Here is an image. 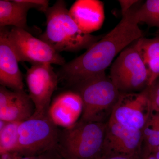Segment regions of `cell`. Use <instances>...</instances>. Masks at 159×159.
<instances>
[{
    "label": "cell",
    "instance_id": "22",
    "mask_svg": "<svg viewBox=\"0 0 159 159\" xmlns=\"http://www.w3.org/2000/svg\"><path fill=\"white\" fill-rule=\"evenodd\" d=\"M140 1L136 0H120L119 3L121 6L122 15L128 11Z\"/></svg>",
    "mask_w": 159,
    "mask_h": 159
},
{
    "label": "cell",
    "instance_id": "12",
    "mask_svg": "<svg viewBox=\"0 0 159 159\" xmlns=\"http://www.w3.org/2000/svg\"><path fill=\"white\" fill-rule=\"evenodd\" d=\"M9 27H0V84L14 91H24L23 74L8 38Z\"/></svg>",
    "mask_w": 159,
    "mask_h": 159
},
{
    "label": "cell",
    "instance_id": "9",
    "mask_svg": "<svg viewBox=\"0 0 159 159\" xmlns=\"http://www.w3.org/2000/svg\"><path fill=\"white\" fill-rule=\"evenodd\" d=\"M26 81L29 97L35 107L32 116H47L58 83V76L53 67L50 64L32 65L26 72Z\"/></svg>",
    "mask_w": 159,
    "mask_h": 159
},
{
    "label": "cell",
    "instance_id": "18",
    "mask_svg": "<svg viewBox=\"0 0 159 159\" xmlns=\"http://www.w3.org/2000/svg\"><path fill=\"white\" fill-rule=\"evenodd\" d=\"M139 23H144L151 27L158 29L159 33V0H147L136 11Z\"/></svg>",
    "mask_w": 159,
    "mask_h": 159
},
{
    "label": "cell",
    "instance_id": "16",
    "mask_svg": "<svg viewBox=\"0 0 159 159\" xmlns=\"http://www.w3.org/2000/svg\"><path fill=\"white\" fill-rule=\"evenodd\" d=\"M138 42L149 73L148 87L150 86L159 78V34L153 38L142 37Z\"/></svg>",
    "mask_w": 159,
    "mask_h": 159
},
{
    "label": "cell",
    "instance_id": "3",
    "mask_svg": "<svg viewBox=\"0 0 159 159\" xmlns=\"http://www.w3.org/2000/svg\"><path fill=\"white\" fill-rule=\"evenodd\" d=\"M107 122L80 120L60 134L58 150L65 159H96L102 154Z\"/></svg>",
    "mask_w": 159,
    "mask_h": 159
},
{
    "label": "cell",
    "instance_id": "17",
    "mask_svg": "<svg viewBox=\"0 0 159 159\" xmlns=\"http://www.w3.org/2000/svg\"><path fill=\"white\" fill-rule=\"evenodd\" d=\"M21 122H8L0 129V154L15 152L19 141V127Z\"/></svg>",
    "mask_w": 159,
    "mask_h": 159
},
{
    "label": "cell",
    "instance_id": "6",
    "mask_svg": "<svg viewBox=\"0 0 159 159\" xmlns=\"http://www.w3.org/2000/svg\"><path fill=\"white\" fill-rule=\"evenodd\" d=\"M60 134L48 115L32 116L20 124L18 144L15 152L22 157L30 156L58 150Z\"/></svg>",
    "mask_w": 159,
    "mask_h": 159
},
{
    "label": "cell",
    "instance_id": "19",
    "mask_svg": "<svg viewBox=\"0 0 159 159\" xmlns=\"http://www.w3.org/2000/svg\"><path fill=\"white\" fill-rule=\"evenodd\" d=\"M148 87L152 111L159 113V78Z\"/></svg>",
    "mask_w": 159,
    "mask_h": 159
},
{
    "label": "cell",
    "instance_id": "11",
    "mask_svg": "<svg viewBox=\"0 0 159 159\" xmlns=\"http://www.w3.org/2000/svg\"><path fill=\"white\" fill-rule=\"evenodd\" d=\"M83 104L77 92L67 91L60 94L51 102L48 115L57 125L65 129L72 127L82 116Z\"/></svg>",
    "mask_w": 159,
    "mask_h": 159
},
{
    "label": "cell",
    "instance_id": "20",
    "mask_svg": "<svg viewBox=\"0 0 159 159\" xmlns=\"http://www.w3.org/2000/svg\"><path fill=\"white\" fill-rule=\"evenodd\" d=\"M64 158L58 150L47 152L38 155L21 156L20 159H62Z\"/></svg>",
    "mask_w": 159,
    "mask_h": 159
},
{
    "label": "cell",
    "instance_id": "15",
    "mask_svg": "<svg viewBox=\"0 0 159 159\" xmlns=\"http://www.w3.org/2000/svg\"><path fill=\"white\" fill-rule=\"evenodd\" d=\"M34 107L29 94L24 90L17 91L14 100L6 107L0 108V120L7 122H24L33 116L35 111Z\"/></svg>",
    "mask_w": 159,
    "mask_h": 159
},
{
    "label": "cell",
    "instance_id": "25",
    "mask_svg": "<svg viewBox=\"0 0 159 159\" xmlns=\"http://www.w3.org/2000/svg\"><path fill=\"white\" fill-rule=\"evenodd\" d=\"M152 155L155 157L157 159H159V151H156L152 152Z\"/></svg>",
    "mask_w": 159,
    "mask_h": 159
},
{
    "label": "cell",
    "instance_id": "14",
    "mask_svg": "<svg viewBox=\"0 0 159 159\" xmlns=\"http://www.w3.org/2000/svg\"><path fill=\"white\" fill-rule=\"evenodd\" d=\"M69 13L80 30L87 34L99 30L105 20L104 4L99 0H77Z\"/></svg>",
    "mask_w": 159,
    "mask_h": 159
},
{
    "label": "cell",
    "instance_id": "1",
    "mask_svg": "<svg viewBox=\"0 0 159 159\" xmlns=\"http://www.w3.org/2000/svg\"><path fill=\"white\" fill-rule=\"evenodd\" d=\"M137 6L122 14L118 25L84 54L62 66L61 77L76 85L105 73L117 55L143 37L136 14Z\"/></svg>",
    "mask_w": 159,
    "mask_h": 159
},
{
    "label": "cell",
    "instance_id": "7",
    "mask_svg": "<svg viewBox=\"0 0 159 159\" xmlns=\"http://www.w3.org/2000/svg\"><path fill=\"white\" fill-rule=\"evenodd\" d=\"M8 38L19 62L32 65L50 64L63 66L64 57L45 42L36 38L24 29L12 27L8 30Z\"/></svg>",
    "mask_w": 159,
    "mask_h": 159
},
{
    "label": "cell",
    "instance_id": "10",
    "mask_svg": "<svg viewBox=\"0 0 159 159\" xmlns=\"http://www.w3.org/2000/svg\"><path fill=\"white\" fill-rule=\"evenodd\" d=\"M143 140V130L127 128L109 119L101 155H123L137 159Z\"/></svg>",
    "mask_w": 159,
    "mask_h": 159
},
{
    "label": "cell",
    "instance_id": "27",
    "mask_svg": "<svg viewBox=\"0 0 159 159\" xmlns=\"http://www.w3.org/2000/svg\"><path fill=\"white\" fill-rule=\"evenodd\" d=\"M158 34H159V33H158Z\"/></svg>",
    "mask_w": 159,
    "mask_h": 159
},
{
    "label": "cell",
    "instance_id": "21",
    "mask_svg": "<svg viewBox=\"0 0 159 159\" xmlns=\"http://www.w3.org/2000/svg\"><path fill=\"white\" fill-rule=\"evenodd\" d=\"M144 140L146 143L147 150L149 153H152L154 149L159 145V130Z\"/></svg>",
    "mask_w": 159,
    "mask_h": 159
},
{
    "label": "cell",
    "instance_id": "2",
    "mask_svg": "<svg viewBox=\"0 0 159 159\" xmlns=\"http://www.w3.org/2000/svg\"><path fill=\"white\" fill-rule=\"evenodd\" d=\"M45 14L47 27L39 39L58 53L88 50L103 37L81 31L71 17L65 2L62 0L57 1Z\"/></svg>",
    "mask_w": 159,
    "mask_h": 159
},
{
    "label": "cell",
    "instance_id": "4",
    "mask_svg": "<svg viewBox=\"0 0 159 159\" xmlns=\"http://www.w3.org/2000/svg\"><path fill=\"white\" fill-rule=\"evenodd\" d=\"M75 86L83 104L80 120L106 123L121 94L109 77L104 73Z\"/></svg>",
    "mask_w": 159,
    "mask_h": 159
},
{
    "label": "cell",
    "instance_id": "24",
    "mask_svg": "<svg viewBox=\"0 0 159 159\" xmlns=\"http://www.w3.org/2000/svg\"><path fill=\"white\" fill-rule=\"evenodd\" d=\"M21 156L16 152H10L1 155V159H20Z\"/></svg>",
    "mask_w": 159,
    "mask_h": 159
},
{
    "label": "cell",
    "instance_id": "13",
    "mask_svg": "<svg viewBox=\"0 0 159 159\" xmlns=\"http://www.w3.org/2000/svg\"><path fill=\"white\" fill-rule=\"evenodd\" d=\"M47 0H1L0 27H15L28 31L27 14L35 9L45 13L49 8Z\"/></svg>",
    "mask_w": 159,
    "mask_h": 159
},
{
    "label": "cell",
    "instance_id": "8",
    "mask_svg": "<svg viewBox=\"0 0 159 159\" xmlns=\"http://www.w3.org/2000/svg\"><path fill=\"white\" fill-rule=\"evenodd\" d=\"M151 111L147 87L139 93H121L109 119L127 128L143 130Z\"/></svg>",
    "mask_w": 159,
    "mask_h": 159
},
{
    "label": "cell",
    "instance_id": "23",
    "mask_svg": "<svg viewBox=\"0 0 159 159\" xmlns=\"http://www.w3.org/2000/svg\"><path fill=\"white\" fill-rule=\"evenodd\" d=\"M96 159H136L129 156L119 154L102 155Z\"/></svg>",
    "mask_w": 159,
    "mask_h": 159
},
{
    "label": "cell",
    "instance_id": "5",
    "mask_svg": "<svg viewBox=\"0 0 159 159\" xmlns=\"http://www.w3.org/2000/svg\"><path fill=\"white\" fill-rule=\"evenodd\" d=\"M138 40L123 50L111 67L109 77L121 93L141 92L148 87L149 73Z\"/></svg>",
    "mask_w": 159,
    "mask_h": 159
},
{
    "label": "cell",
    "instance_id": "26",
    "mask_svg": "<svg viewBox=\"0 0 159 159\" xmlns=\"http://www.w3.org/2000/svg\"><path fill=\"white\" fill-rule=\"evenodd\" d=\"M145 159H157L152 154H149V155L148 156L146 157L145 158Z\"/></svg>",
    "mask_w": 159,
    "mask_h": 159
}]
</instances>
